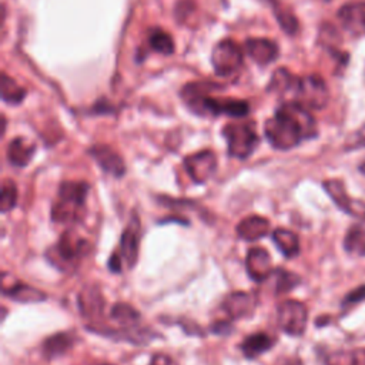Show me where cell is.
<instances>
[{
  "instance_id": "cell-8",
  "label": "cell",
  "mask_w": 365,
  "mask_h": 365,
  "mask_svg": "<svg viewBox=\"0 0 365 365\" xmlns=\"http://www.w3.org/2000/svg\"><path fill=\"white\" fill-rule=\"evenodd\" d=\"M242 51L234 40H222L212 48L211 63L215 74L220 77L238 71L242 66Z\"/></svg>"
},
{
  "instance_id": "cell-34",
  "label": "cell",
  "mask_w": 365,
  "mask_h": 365,
  "mask_svg": "<svg viewBox=\"0 0 365 365\" xmlns=\"http://www.w3.org/2000/svg\"><path fill=\"white\" fill-rule=\"evenodd\" d=\"M148 365H178V364L165 354H154Z\"/></svg>"
},
{
  "instance_id": "cell-37",
  "label": "cell",
  "mask_w": 365,
  "mask_h": 365,
  "mask_svg": "<svg viewBox=\"0 0 365 365\" xmlns=\"http://www.w3.org/2000/svg\"><path fill=\"white\" fill-rule=\"evenodd\" d=\"M285 365H301L299 361H288Z\"/></svg>"
},
{
  "instance_id": "cell-23",
  "label": "cell",
  "mask_w": 365,
  "mask_h": 365,
  "mask_svg": "<svg viewBox=\"0 0 365 365\" xmlns=\"http://www.w3.org/2000/svg\"><path fill=\"white\" fill-rule=\"evenodd\" d=\"M271 238L285 258H294L299 254V238L291 230L275 228Z\"/></svg>"
},
{
  "instance_id": "cell-5",
  "label": "cell",
  "mask_w": 365,
  "mask_h": 365,
  "mask_svg": "<svg viewBox=\"0 0 365 365\" xmlns=\"http://www.w3.org/2000/svg\"><path fill=\"white\" fill-rule=\"evenodd\" d=\"M222 135L227 140L228 155L245 160L257 148L259 137L251 123H228L222 128Z\"/></svg>"
},
{
  "instance_id": "cell-11",
  "label": "cell",
  "mask_w": 365,
  "mask_h": 365,
  "mask_svg": "<svg viewBox=\"0 0 365 365\" xmlns=\"http://www.w3.org/2000/svg\"><path fill=\"white\" fill-rule=\"evenodd\" d=\"M140 238H141L140 217L137 212H133L120 238V252H121L123 261L127 264L130 269L134 268L138 259Z\"/></svg>"
},
{
  "instance_id": "cell-33",
  "label": "cell",
  "mask_w": 365,
  "mask_h": 365,
  "mask_svg": "<svg viewBox=\"0 0 365 365\" xmlns=\"http://www.w3.org/2000/svg\"><path fill=\"white\" fill-rule=\"evenodd\" d=\"M121 268H123V257L118 252H113L108 258V269L111 272L120 274Z\"/></svg>"
},
{
  "instance_id": "cell-18",
  "label": "cell",
  "mask_w": 365,
  "mask_h": 365,
  "mask_svg": "<svg viewBox=\"0 0 365 365\" xmlns=\"http://www.w3.org/2000/svg\"><path fill=\"white\" fill-rule=\"evenodd\" d=\"M245 50L259 66L272 63L278 56V46L268 38H248L245 41Z\"/></svg>"
},
{
  "instance_id": "cell-15",
  "label": "cell",
  "mask_w": 365,
  "mask_h": 365,
  "mask_svg": "<svg viewBox=\"0 0 365 365\" xmlns=\"http://www.w3.org/2000/svg\"><path fill=\"white\" fill-rule=\"evenodd\" d=\"M78 309L83 317L96 319L103 315L104 311V297L96 284L86 285L77 295Z\"/></svg>"
},
{
  "instance_id": "cell-2",
  "label": "cell",
  "mask_w": 365,
  "mask_h": 365,
  "mask_svg": "<svg viewBox=\"0 0 365 365\" xmlns=\"http://www.w3.org/2000/svg\"><path fill=\"white\" fill-rule=\"evenodd\" d=\"M215 84L210 83H190L181 90V96L185 100L191 111L198 115H231L244 117L250 111V106L245 100L237 98H220L208 96L210 88Z\"/></svg>"
},
{
  "instance_id": "cell-35",
  "label": "cell",
  "mask_w": 365,
  "mask_h": 365,
  "mask_svg": "<svg viewBox=\"0 0 365 365\" xmlns=\"http://www.w3.org/2000/svg\"><path fill=\"white\" fill-rule=\"evenodd\" d=\"M356 145H365V125L356 133Z\"/></svg>"
},
{
  "instance_id": "cell-27",
  "label": "cell",
  "mask_w": 365,
  "mask_h": 365,
  "mask_svg": "<svg viewBox=\"0 0 365 365\" xmlns=\"http://www.w3.org/2000/svg\"><path fill=\"white\" fill-rule=\"evenodd\" d=\"M148 44L151 50L158 51L164 56H170L174 53V41L171 36L163 29L154 27L148 31Z\"/></svg>"
},
{
  "instance_id": "cell-36",
  "label": "cell",
  "mask_w": 365,
  "mask_h": 365,
  "mask_svg": "<svg viewBox=\"0 0 365 365\" xmlns=\"http://www.w3.org/2000/svg\"><path fill=\"white\" fill-rule=\"evenodd\" d=\"M358 168H359V171H361L362 174H365V160L358 165Z\"/></svg>"
},
{
  "instance_id": "cell-30",
  "label": "cell",
  "mask_w": 365,
  "mask_h": 365,
  "mask_svg": "<svg viewBox=\"0 0 365 365\" xmlns=\"http://www.w3.org/2000/svg\"><path fill=\"white\" fill-rule=\"evenodd\" d=\"M325 365H359V358L356 352L339 349L325 358Z\"/></svg>"
},
{
  "instance_id": "cell-25",
  "label": "cell",
  "mask_w": 365,
  "mask_h": 365,
  "mask_svg": "<svg viewBox=\"0 0 365 365\" xmlns=\"http://www.w3.org/2000/svg\"><path fill=\"white\" fill-rule=\"evenodd\" d=\"M299 80L297 76H294L292 73H289L285 67H279L277 71H274L269 84H268V90L269 91H275V93H288V91H294L297 90Z\"/></svg>"
},
{
  "instance_id": "cell-20",
  "label": "cell",
  "mask_w": 365,
  "mask_h": 365,
  "mask_svg": "<svg viewBox=\"0 0 365 365\" xmlns=\"http://www.w3.org/2000/svg\"><path fill=\"white\" fill-rule=\"evenodd\" d=\"M36 153V144L23 137L13 138L7 145V161L10 165L23 168L27 167Z\"/></svg>"
},
{
  "instance_id": "cell-24",
  "label": "cell",
  "mask_w": 365,
  "mask_h": 365,
  "mask_svg": "<svg viewBox=\"0 0 365 365\" xmlns=\"http://www.w3.org/2000/svg\"><path fill=\"white\" fill-rule=\"evenodd\" d=\"M344 248L349 255L365 257V224H354L344 238Z\"/></svg>"
},
{
  "instance_id": "cell-19",
  "label": "cell",
  "mask_w": 365,
  "mask_h": 365,
  "mask_svg": "<svg viewBox=\"0 0 365 365\" xmlns=\"http://www.w3.org/2000/svg\"><path fill=\"white\" fill-rule=\"evenodd\" d=\"M277 342V338L267 332H254L247 335L244 341L240 344V349L248 359H255L264 352H268Z\"/></svg>"
},
{
  "instance_id": "cell-13",
  "label": "cell",
  "mask_w": 365,
  "mask_h": 365,
  "mask_svg": "<svg viewBox=\"0 0 365 365\" xmlns=\"http://www.w3.org/2000/svg\"><path fill=\"white\" fill-rule=\"evenodd\" d=\"M245 268L248 277L255 282L265 281L274 272L268 251L259 247H252L248 250L245 257Z\"/></svg>"
},
{
  "instance_id": "cell-28",
  "label": "cell",
  "mask_w": 365,
  "mask_h": 365,
  "mask_svg": "<svg viewBox=\"0 0 365 365\" xmlns=\"http://www.w3.org/2000/svg\"><path fill=\"white\" fill-rule=\"evenodd\" d=\"M272 275L275 277V294L279 295V294H287L289 292L291 289H294L297 285L301 284V278L299 275H297L295 272L292 271H288L285 268H275Z\"/></svg>"
},
{
  "instance_id": "cell-21",
  "label": "cell",
  "mask_w": 365,
  "mask_h": 365,
  "mask_svg": "<svg viewBox=\"0 0 365 365\" xmlns=\"http://www.w3.org/2000/svg\"><path fill=\"white\" fill-rule=\"evenodd\" d=\"M76 344V335L73 332H57L46 338L41 345V352L46 359H53L68 352Z\"/></svg>"
},
{
  "instance_id": "cell-16",
  "label": "cell",
  "mask_w": 365,
  "mask_h": 365,
  "mask_svg": "<svg viewBox=\"0 0 365 365\" xmlns=\"http://www.w3.org/2000/svg\"><path fill=\"white\" fill-rule=\"evenodd\" d=\"M238 238L244 241H257L265 237L269 231V221L261 215H248L235 227Z\"/></svg>"
},
{
  "instance_id": "cell-17",
  "label": "cell",
  "mask_w": 365,
  "mask_h": 365,
  "mask_svg": "<svg viewBox=\"0 0 365 365\" xmlns=\"http://www.w3.org/2000/svg\"><path fill=\"white\" fill-rule=\"evenodd\" d=\"M338 19L345 30L359 34L365 30V3H349L339 9Z\"/></svg>"
},
{
  "instance_id": "cell-38",
  "label": "cell",
  "mask_w": 365,
  "mask_h": 365,
  "mask_svg": "<svg viewBox=\"0 0 365 365\" xmlns=\"http://www.w3.org/2000/svg\"><path fill=\"white\" fill-rule=\"evenodd\" d=\"M321 1H329V0H321Z\"/></svg>"
},
{
  "instance_id": "cell-32",
  "label": "cell",
  "mask_w": 365,
  "mask_h": 365,
  "mask_svg": "<svg viewBox=\"0 0 365 365\" xmlns=\"http://www.w3.org/2000/svg\"><path fill=\"white\" fill-rule=\"evenodd\" d=\"M364 299H365V284L354 288L349 294H346L344 298V304H356Z\"/></svg>"
},
{
  "instance_id": "cell-31",
  "label": "cell",
  "mask_w": 365,
  "mask_h": 365,
  "mask_svg": "<svg viewBox=\"0 0 365 365\" xmlns=\"http://www.w3.org/2000/svg\"><path fill=\"white\" fill-rule=\"evenodd\" d=\"M210 329H211L212 334L225 336V335H230V334L232 332L234 327H232L231 319H230V321H228V319H218L217 322H212V324H211V328H210Z\"/></svg>"
},
{
  "instance_id": "cell-10",
  "label": "cell",
  "mask_w": 365,
  "mask_h": 365,
  "mask_svg": "<svg viewBox=\"0 0 365 365\" xmlns=\"http://www.w3.org/2000/svg\"><path fill=\"white\" fill-rule=\"evenodd\" d=\"M322 187L339 210L358 220H365V202L351 198L341 180H325Z\"/></svg>"
},
{
  "instance_id": "cell-4",
  "label": "cell",
  "mask_w": 365,
  "mask_h": 365,
  "mask_svg": "<svg viewBox=\"0 0 365 365\" xmlns=\"http://www.w3.org/2000/svg\"><path fill=\"white\" fill-rule=\"evenodd\" d=\"M90 250L91 245L86 238H81L73 230H67L60 235L56 247L48 250L54 252V255L47 254V258L57 268L66 269L68 267H76L77 262L90 252Z\"/></svg>"
},
{
  "instance_id": "cell-9",
  "label": "cell",
  "mask_w": 365,
  "mask_h": 365,
  "mask_svg": "<svg viewBox=\"0 0 365 365\" xmlns=\"http://www.w3.org/2000/svg\"><path fill=\"white\" fill-rule=\"evenodd\" d=\"M184 168L195 184L207 182L217 170V157L211 150H202L187 155L182 161Z\"/></svg>"
},
{
  "instance_id": "cell-12",
  "label": "cell",
  "mask_w": 365,
  "mask_h": 365,
  "mask_svg": "<svg viewBox=\"0 0 365 365\" xmlns=\"http://www.w3.org/2000/svg\"><path fill=\"white\" fill-rule=\"evenodd\" d=\"M88 154L100 165V168L115 178H121L125 174V164L121 155L107 144H94L88 148Z\"/></svg>"
},
{
  "instance_id": "cell-29",
  "label": "cell",
  "mask_w": 365,
  "mask_h": 365,
  "mask_svg": "<svg viewBox=\"0 0 365 365\" xmlns=\"http://www.w3.org/2000/svg\"><path fill=\"white\" fill-rule=\"evenodd\" d=\"M17 204V185L13 180L6 178L1 182V195H0V211L3 214L13 210Z\"/></svg>"
},
{
  "instance_id": "cell-7",
  "label": "cell",
  "mask_w": 365,
  "mask_h": 365,
  "mask_svg": "<svg viewBox=\"0 0 365 365\" xmlns=\"http://www.w3.org/2000/svg\"><path fill=\"white\" fill-rule=\"evenodd\" d=\"M294 94L297 103H299L305 108L312 110L324 108L329 100L328 87L325 81L317 74H311L301 78Z\"/></svg>"
},
{
  "instance_id": "cell-14",
  "label": "cell",
  "mask_w": 365,
  "mask_h": 365,
  "mask_svg": "<svg viewBox=\"0 0 365 365\" xmlns=\"http://www.w3.org/2000/svg\"><path fill=\"white\" fill-rule=\"evenodd\" d=\"M255 299L251 294L244 291H234L228 294L221 304V308L227 314V317L232 319H240L252 315L255 308Z\"/></svg>"
},
{
  "instance_id": "cell-1",
  "label": "cell",
  "mask_w": 365,
  "mask_h": 365,
  "mask_svg": "<svg viewBox=\"0 0 365 365\" xmlns=\"http://www.w3.org/2000/svg\"><path fill=\"white\" fill-rule=\"evenodd\" d=\"M264 133L274 148L291 150L302 140L317 137L318 128L308 108L297 101H287L277 108L274 117L265 121Z\"/></svg>"
},
{
  "instance_id": "cell-6",
  "label": "cell",
  "mask_w": 365,
  "mask_h": 365,
  "mask_svg": "<svg viewBox=\"0 0 365 365\" xmlns=\"http://www.w3.org/2000/svg\"><path fill=\"white\" fill-rule=\"evenodd\" d=\"M277 321L285 334L291 336H301L307 329L308 309L301 301H282L277 309Z\"/></svg>"
},
{
  "instance_id": "cell-3",
  "label": "cell",
  "mask_w": 365,
  "mask_h": 365,
  "mask_svg": "<svg viewBox=\"0 0 365 365\" xmlns=\"http://www.w3.org/2000/svg\"><path fill=\"white\" fill-rule=\"evenodd\" d=\"M90 191L87 181H63L57 200L51 207V220L58 224L76 222L83 218L86 198Z\"/></svg>"
},
{
  "instance_id": "cell-26",
  "label": "cell",
  "mask_w": 365,
  "mask_h": 365,
  "mask_svg": "<svg viewBox=\"0 0 365 365\" xmlns=\"http://www.w3.org/2000/svg\"><path fill=\"white\" fill-rule=\"evenodd\" d=\"M0 94L4 103L20 104L26 97V90L20 87L13 78H10L6 73H3L0 80Z\"/></svg>"
},
{
  "instance_id": "cell-22",
  "label": "cell",
  "mask_w": 365,
  "mask_h": 365,
  "mask_svg": "<svg viewBox=\"0 0 365 365\" xmlns=\"http://www.w3.org/2000/svg\"><path fill=\"white\" fill-rule=\"evenodd\" d=\"M3 295L9 297L16 302H24V304L41 302L47 298V294H44L43 291L21 282H14L10 287L3 285Z\"/></svg>"
}]
</instances>
